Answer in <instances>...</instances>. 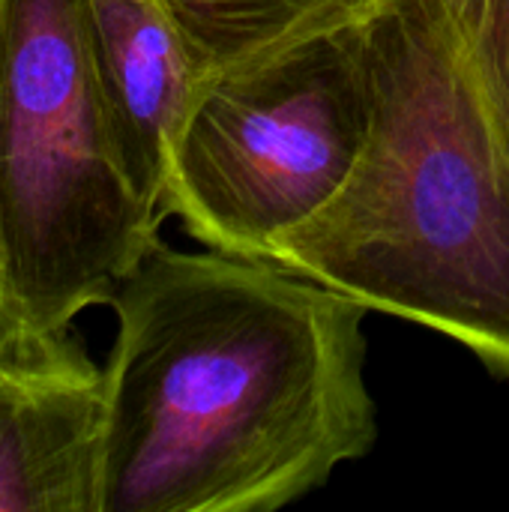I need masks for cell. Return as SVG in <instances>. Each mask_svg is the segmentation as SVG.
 <instances>
[{
    "label": "cell",
    "mask_w": 509,
    "mask_h": 512,
    "mask_svg": "<svg viewBox=\"0 0 509 512\" xmlns=\"http://www.w3.org/2000/svg\"><path fill=\"white\" fill-rule=\"evenodd\" d=\"M96 512H270L378 438L366 306L156 240L114 288Z\"/></svg>",
    "instance_id": "1"
},
{
    "label": "cell",
    "mask_w": 509,
    "mask_h": 512,
    "mask_svg": "<svg viewBox=\"0 0 509 512\" xmlns=\"http://www.w3.org/2000/svg\"><path fill=\"white\" fill-rule=\"evenodd\" d=\"M363 45V153L267 261L438 330L509 378V123L459 0H390Z\"/></svg>",
    "instance_id": "2"
},
{
    "label": "cell",
    "mask_w": 509,
    "mask_h": 512,
    "mask_svg": "<svg viewBox=\"0 0 509 512\" xmlns=\"http://www.w3.org/2000/svg\"><path fill=\"white\" fill-rule=\"evenodd\" d=\"M159 225L117 159L78 0H0V345L108 306Z\"/></svg>",
    "instance_id": "3"
},
{
    "label": "cell",
    "mask_w": 509,
    "mask_h": 512,
    "mask_svg": "<svg viewBox=\"0 0 509 512\" xmlns=\"http://www.w3.org/2000/svg\"><path fill=\"white\" fill-rule=\"evenodd\" d=\"M363 24L201 78L171 147L165 216L210 249L267 258L324 210L369 138Z\"/></svg>",
    "instance_id": "4"
},
{
    "label": "cell",
    "mask_w": 509,
    "mask_h": 512,
    "mask_svg": "<svg viewBox=\"0 0 509 512\" xmlns=\"http://www.w3.org/2000/svg\"><path fill=\"white\" fill-rule=\"evenodd\" d=\"M105 378L72 327L0 345V512H96Z\"/></svg>",
    "instance_id": "5"
},
{
    "label": "cell",
    "mask_w": 509,
    "mask_h": 512,
    "mask_svg": "<svg viewBox=\"0 0 509 512\" xmlns=\"http://www.w3.org/2000/svg\"><path fill=\"white\" fill-rule=\"evenodd\" d=\"M78 6L123 174L165 219L168 159L201 75L162 0H78Z\"/></svg>",
    "instance_id": "6"
},
{
    "label": "cell",
    "mask_w": 509,
    "mask_h": 512,
    "mask_svg": "<svg viewBox=\"0 0 509 512\" xmlns=\"http://www.w3.org/2000/svg\"><path fill=\"white\" fill-rule=\"evenodd\" d=\"M390 0H162L201 78L288 42L369 21Z\"/></svg>",
    "instance_id": "7"
},
{
    "label": "cell",
    "mask_w": 509,
    "mask_h": 512,
    "mask_svg": "<svg viewBox=\"0 0 509 512\" xmlns=\"http://www.w3.org/2000/svg\"><path fill=\"white\" fill-rule=\"evenodd\" d=\"M474 54L509 123V0H459Z\"/></svg>",
    "instance_id": "8"
}]
</instances>
